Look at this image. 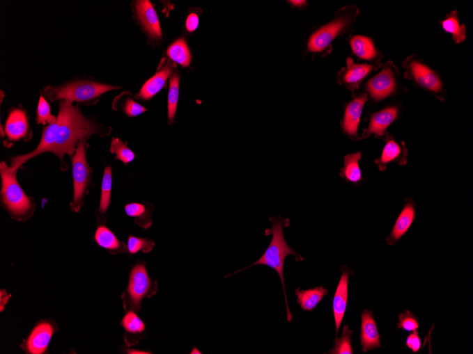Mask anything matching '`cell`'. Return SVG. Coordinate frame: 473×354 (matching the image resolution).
Listing matches in <instances>:
<instances>
[{
	"label": "cell",
	"mask_w": 473,
	"mask_h": 354,
	"mask_svg": "<svg viewBox=\"0 0 473 354\" xmlns=\"http://www.w3.org/2000/svg\"><path fill=\"white\" fill-rule=\"evenodd\" d=\"M72 103L63 101L60 104L58 115L59 127L57 132L56 141L52 150L61 160V168L65 171L68 167L64 163L65 155L74 156L79 143L90 136L102 134L108 135L95 122L85 117L77 106Z\"/></svg>",
	"instance_id": "1"
},
{
	"label": "cell",
	"mask_w": 473,
	"mask_h": 354,
	"mask_svg": "<svg viewBox=\"0 0 473 354\" xmlns=\"http://www.w3.org/2000/svg\"><path fill=\"white\" fill-rule=\"evenodd\" d=\"M270 220L272 223V228L267 230L265 234L267 236L272 235V239L267 250L256 262L234 274L238 273L251 267L256 266V265H266V266L274 269L279 274L281 280L287 309V321L291 323L293 316L289 309L284 283V262L285 259L288 255L295 256L297 262L303 261L304 259L300 255L293 250L286 241L284 235V229L289 227V219L283 218L281 217H271L270 218Z\"/></svg>",
	"instance_id": "2"
},
{
	"label": "cell",
	"mask_w": 473,
	"mask_h": 354,
	"mask_svg": "<svg viewBox=\"0 0 473 354\" xmlns=\"http://www.w3.org/2000/svg\"><path fill=\"white\" fill-rule=\"evenodd\" d=\"M359 13L355 6H347L336 12L330 22L311 35L308 42V51L321 56L330 54L332 43L339 36L352 30Z\"/></svg>",
	"instance_id": "3"
},
{
	"label": "cell",
	"mask_w": 473,
	"mask_h": 354,
	"mask_svg": "<svg viewBox=\"0 0 473 354\" xmlns=\"http://www.w3.org/2000/svg\"><path fill=\"white\" fill-rule=\"evenodd\" d=\"M17 170H13L6 162L0 164L2 191L1 204L10 217L18 221H26L35 211L34 200L24 192L17 179Z\"/></svg>",
	"instance_id": "4"
},
{
	"label": "cell",
	"mask_w": 473,
	"mask_h": 354,
	"mask_svg": "<svg viewBox=\"0 0 473 354\" xmlns=\"http://www.w3.org/2000/svg\"><path fill=\"white\" fill-rule=\"evenodd\" d=\"M118 87L95 81H79L61 86H47L45 95L52 102L62 100L91 105L102 95Z\"/></svg>",
	"instance_id": "5"
},
{
	"label": "cell",
	"mask_w": 473,
	"mask_h": 354,
	"mask_svg": "<svg viewBox=\"0 0 473 354\" xmlns=\"http://www.w3.org/2000/svg\"><path fill=\"white\" fill-rule=\"evenodd\" d=\"M403 76L419 90L435 97L441 102L445 99L447 90L440 74L415 55L408 57L402 63Z\"/></svg>",
	"instance_id": "6"
},
{
	"label": "cell",
	"mask_w": 473,
	"mask_h": 354,
	"mask_svg": "<svg viewBox=\"0 0 473 354\" xmlns=\"http://www.w3.org/2000/svg\"><path fill=\"white\" fill-rule=\"evenodd\" d=\"M158 291V282L152 280L148 273L146 263L139 261L131 271L128 286L122 294L123 305L125 313L141 311V302Z\"/></svg>",
	"instance_id": "7"
},
{
	"label": "cell",
	"mask_w": 473,
	"mask_h": 354,
	"mask_svg": "<svg viewBox=\"0 0 473 354\" xmlns=\"http://www.w3.org/2000/svg\"><path fill=\"white\" fill-rule=\"evenodd\" d=\"M401 73L392 61L387 62L378 74L366 83V95L375 103L396 95L402 90L406 91L401 81Z\"/></svg>",
	"instance_id": "8"
},
{
	"label": "cell",
	"mask_w": 473,
	"mask_h": 354,
	"mask_svg": "<svg viewBox=\"0 0 473 354\" xmlns=\"http://www.w3.org/2000/svg\"><path fill=\"white\" fill-rule=\"evenodd\" d=\"M89 145L86 139L82 140L72 156V175L74 184L73 200L70 204L72 211L79 212L83 206L86 194L88 193L92 185L93 170L86 158Z\"/></svg>",
	"instance_id": "9"
},
{
	"label": "cell",
	"mask_w": 473,
	"mask_h": 354,
	"mask_svg": "<svg viewBox=\"0 0 473 354\" xmlns=\"http://www.w3.org/2000/svg\"><path fill=\"white\" fill-rule=\"evenodd\" d=\"M382 63L378 64H355L352 58L347 60V67H343L337 76L338 83L343 85L354 94L359 88L361 83L373 72L380 70Z\"/></svg>",
	"instance_id": "10"
},
{
	"label": "cell",
	"mask_w": 473,
	"mask_h": 354,
	"mask_svg": "<svg viewBox=\"0 0 473 354\" xmlns=\"http://www.w3.org/2000/svg\"><path fill=\"white\" fill-rule=\"evenodd\" d=\"M399 108L397 106H387L373 113L370 118L369 127L364 132L363 138L367 139L374 135L385 140L389 136L387 129L397 120Z\"/></svg>",
	"instance_id": "11"
},
{
	"label": "cell",
	"mask_w": 473,
	"mask_h": 354,
	"mask_svg": "<svg viewBox=\"0 0 473 354\" xmlns=\"http://www.w3.org/2000/svg\"><path fill=\"white\" fill-rule=\"evenodd\" d=\"M367 99V95L363 94L354 99L346 106L345 115L342 120V129L343 134L348 135L351 139L359 140L358 129Z\"/></svg>",
	"instance_id": "12"
},
{
	"label": "cell",
	"mask_w": 473,
	"mask_h": 354,
	"mask_svg": "<svg viewBox=\"0 0 473 354\" xmlns=\"http://www.w3.org/2000/svg\"><path fill=\"white\" fill-rule=\"evenodd\" d=\"M56 331L54 324L42 321L36 325L24 343V348L31 354L44 353Z\"/></svg>",
	"instance_id": "13"
},
{
	"label": "cell",
	"mask_w": 473,
	"mask_h": 354,
	"mask_svg": "<svg viewBox=\"0 0 473 354\" xmlns=\"http://www.w3.org/2000/svg\"><path fill=\"white\" fill-rule=\"evenodd\" d=\"M350 272L348 268L343 269V273L338 284L333 300V313L335 321L336 335H337L343 317H345L349 290V279Z\"/></svg>",
	"instance_id": "14"
},
{
	"label": "cell",
	"mask_w": 473,
	"mask_h": 354,
	"mask_svg": "<svg viewBox=\"0 0 473 354\" xmlns=\"http://www.w3.org/2000/svg\"><path fill=\"white\" fill-rule=\"evenodd\" d=\"M137 16L147 34L154 40L162 38V31L157 14L148 0L135 3Z\"/></svg>",
	"instance_id": "15"
},
{
	"label": "cell",
	"mask_w": 473,
	"mask_h": 354,
	"mask_svg": "<svg viewBox=\"0 0 473 354\" xmlns=\"http://www.w3.org/2000/svg\"><path fill=\"white\" fill-rule=\"evenodd\" d=\"M385 141L386 144L380 158L375 161L380 170H385L387 166L393 162L403 166L405 165L408 151L405 143H399L394 137L389 136L385 139Z\"/></svg>",
	"instance_id": "16"
},
{
	"label": "cell",
	"mask_w": 473,
	"mask_h": 354,
	"mask_svg": "<svg viewBox=\"0 0 473 354\" xmlns=\"http://www.w3.org/2000/svg\"><path fill=\"white\" fill-rule=\"evenodd\" d=\"M6 132L11 142L28 140L29 124L24 109L15 108L10 112L6 124Z\"/></svg>",
	"instance_id": "17"
},
{
	"label": "cell",
	"mask_w": 473,
	"mask_h": 354,
	"mask_svg": "<svg viewBox=\"0 0 473 354\" xmlns=\"http://www.w3.org/2000/svg\"><path fill=\"white\" fill-rule=\"evenodd\" d=\"M353 54L362 60L378 64L381 63L383 54L378 49L373 39L370 37L357 35L350 40Z\"/></svg>",
	"instance_id": "18"
},
{
	"label": "cell",
	"mask_w": 473,
	"mask_h": 354,
	"mask_svg": "<svg viewBox=\"0 0 473 354\" xmlns=\"http://www.w3.org/2000/svg\"><path fill=\"white\" fill-rule=\"evenodd\" d=\"M161 64L156 74L148 80L143 86L138 97L148 101L159 93L164 86L167 79L173 73V68L169 63Z\"/></svg>",
	"instance_id": "19"
},
{
	"label": "cell",
	"mask_w": 473,
	"mask_h": 354,
	"mask_svg": "<svg viewBox=\"0 0 473 354\" xmlns=\"http://www.w3.org/2000/svg\"><path fill=\"white\" fill-rule=\"evenodd\" d=\"M380 335L371 312L364 311L362 314L361 345L366 352L380 346Z\"/></svg>",
	"instance_id": "20"
},
{
	"label": "cell",
	"mask_w": 473,
	"mask_h": 354,
	"mask_svg": "<svg viewBox=\"0 0 473 354\" xmlns=\"http://www.w3.org/2000/svg\"><path fill=\"white\" fill-rule=\"evenodd\" d=\"M121 325L125 330L124 340L127 346L137 345L146 335L144 323L134 312H127Z\"/></svg>",
	"instance_id": "21"
},
{
	"label": "cell",
	"mask_w": 473,
	"mask_h": 354,
	"mask_svg": "<svg viewBox=\"0 0 473 354\" xmlns=\"http://www.w3.org/2000/svg\"><path fill=\"white\" fill-rule=\"evenodd\" d=\"M415 217L414 205L412 201L408 202L398 218L396 225L387 238V241L391 246L395 245L409 230Z\"/></svg>",
	"instance_id": "22"
},
{
	"label": "cell",
	"mask_w": 473,
	"mask_h": 354,
	"mask_svg": "<svg viewBox=\"0 0 473 354\" xmlns=\"http://www.w3.org/2000/svg\"><path fill=\"white\" fill-rule=\"evenodd\" d=\"M328 293V291L323 287L309 290H295L297 302L305 312H312L314 308L322 301Z\"/></svg>",
	"instance_id": "23"
},
{
	"label": "cell",
	"mask_w": 473,
	"mask_h": 354,
	"mask_svg": "<svg viewBox=\"0 0 473 354\" xmlns=\"http://www.w3.org/2000/svg\"><path fill=\"white\" fill-rule=\"evenodd\" d=\"M95 239L100 246L108 250L111 254L127 252V248L125 243L119 241L114 234L103 225L98 227Z\"/></svg>",
	"instance_id": "24"
},
{
	"label": "cell",
	"mask_w": 473,
	"mask_h": 354,
	"mask_svg": "<svg viewBox=\"0 0 473 354\" xmlns=\"http://www.w3.org/2000/svg\"><path fill=\"white\" fill-rule=\"evenodd\" d=\"M443 30L452 35L453 41L456 44L463 43L467 38V29L465 25L460 22L458 12L454 10L446 15L444 20L440 21Z\"/></svg>",
	"instance_id": "25"
},
{
	"label": "cell",
	"mask_w": 473,
	"mask_h": 354,
	"mask_svg": "<svg viewBox=\"0 0 473 354\" xmlns=\"http://www.w3.org/2000/svg\"><path fill=\"white\" fill-rule=\"evenodd\" d=\"M125 211L127 216L135 218V223L148 230L152 226L153 205L147 206L140 203H131L125 207Z\"/></svg>",
	"instance_id": "26"
},
{
	"label": "cell",
	"mask_w": 473,
	"mask_h": 354,
	"mask_svg": "<svg viewBox=\"0 0 473 354\" xmlns=\"http://www.w3.org/2000/svg\"><path fill=\"white\" fill-rule=\"evenodd\" d=\"M362 156L361 152L348 154L345 157V166L341 169L340 175L348 182L358 184L362 180V170L359 162Z\"/></svg>",
	"instance_id": "27"
},
{
	"label": "cell",
	"mask_w": 473,
	"mask_h": 354,
	"mask_svg": "<svg viewBox=\"0 0 473 354\" xmlns=\"http://www.w3.org/2000/svg\"><path fill=\"white\" fill-rule=\"evenodd\" d=\"M167 56L183 67L189 66L192 61L189 49L186 41L181 38L176 41L169 47Z\"/></svg>",
	"instance_id": "28"
},
{
	"label": "cell",
	"mask_w": 473,
	"mask_h": 354,
	"mask_svg": "<svg viewBox=\"0 0 473 354\" xmlns=\"http://www.w3.org/2000/svg\"><path fill=\"white\" fill-rule=\"evenodd\" d=\"M111 188L112 170L111 166H108L105 168L103 176L100 204L98 211L99 220L106 214L111 204Z\"/></svg>",
	"instance_id": "29"
},
{
	"label": "cell",
	"mask_w": 473,
	"mask_h": 354,
	"mask_svg": "<svg viewBox=\"0 0 473 354\" xmlns=\"http://www.w3.org/2000/svg\"><path fill=\"white\" fill-rule=\"evenodd\" d=\"M180 94V77L176 73L170 79L168 95V120L171 124L174 121L178 108Z\"/></svg>",
	"instance_id": "30"
},
{
	"label": "cell",
	"mask_w": 473,
	"mask_h": 354,
	"mask_svg": "<svg viewBox=\"0 0 473 354\" xmlns=\"http://www.w3.org/2000/svg\"><path fill=\"white\" fill-rule=\"evenodd\" d=\"M354 332L348 325L343 327L341 338L336 337L334 341V348L329 351L333 354H353L352 337Z\"/></svg>",
	"instance_id": "31"
},
{
	"label": "cell",
	"mask_w": 473,
	"mask_h": 354,
	"mask_svg": "<svg viewBox=\"0 0 473 354\" xmlns=\"http://www.w3.org/2000/svg\"><path fill=\"white\" fill-rule=\"evenodd\" d=\"M111 153L116 155V159L127 165L134 161L135 154L128 148L127 144L118 138H113L111 145Z\"/></svg>",
	"instance_id": "32"
},
{
	"label": "cell",
	"mask_w": 473,
	"mask_h": 354,
	"mask_svg": "<svg viewBox=\"0 0 473 354\" xmlns=\"http://www.w3.org/2000/svg\"><path fill=\"white\" fill-rule=\"evenodd\" d=\"M155 246V243L149 239L137 238L130 236L128 238L127 248L129 253L135 255L142 250L144 253H149Z\"/></svg>",
	"instance_id": "33"
},
{
	"label": "cell",
	"mask_w": 473,
	"mask_h": 354,
	"mask_svg": "<svg viewBox=\"0 0 473 354\" xmlns=\"http://www.w3.org/2000/svg\"><path fill=\"white\" fill-rule=\"evenodd\" d=\"M37 122L46 124L54 123L57 118L52 115L49 104L44 97L40 96L37 107Z\"/></svg>",
	"instance_id": "34"
},
{
	"label": "cell",
	"mask_w": 473,
	"mask_h": 354,
	"mask_svg": "<svg viewBox=\"0 0 473 354\" xmlns=\"http://www.w3.org/2000/svg\"><path fill=\"white\" fill-rule=\"evenodd\" d=\"M398 328L405 331L414 332L419 328V322L412 313L406 312L399 316Z\"/></svg>",
	"instance_id": "35"
},
{
	"label": "cell",
	"mask_w": 473,
	"mask_h": 354,
	"mask_svg": "<svg viewBox=\"0 0 473 354\" xmlns=\"http://www.w3.org/2000/svg\"><path fill=\"white\" fill-rule=\"evenodd\" d=\"M123 111L128 117H137L146 112L147 109L132 98H127L124 102Z\"/></svg>",
	"instance_id": "36"
},
{
	"label": "cell",
	"mask_w": 473,
	"mask_h": 354,
	"mask_svg": "<svg viewBox=\"0 0 473 354\" xmlns=\"http://www.w3.org/2000/svg\"><path fill=\"white\" fill-rule=\"evenodd\" d=\"M421 344V339L417 330L410 334L406 340V345L414 353L419 351Z\"/></svg>",
	"instance_id": "37"
},
{
	"label": "cell",
	"mask_w": 473,
	"mask_h": 354,
	"mask_svg": "<svg viewBox=\"0 0 473 354\" xmlns=\"http://www.w3.org/2000/svg\"><path fill=\"white\" fill-rule=\"evenodd\" d=\"M199 17L194 14H191L187 20L186 26L189 32H194L199 26Z\"/></svg>",
	"instance_id": "38"
},
{
	"label": "cell",
	"mask_w": 473,
	"mask_h": 354,
	"mask_svg": "<svg viewBox=\"0 0 473 354\" xmlns=\"http://www.w3.org/2000/svg\"><path fill=\"white\" fill-rule=\"evenodd\" d=\"M10 296L8 295L7 293H6V296H5V298H4L3 293H1V312L3 311L4 306L8 303V301L10 298Z\"/></svg>",
	"instance_id": "39"
},
{
	"label": "cell",
	"mask_w": 473,
	"mask_h": 354,
	"mask_svg": "<svg viewBox=\"0 0 473 354\" xmlns=\"http://www.w3.org/2000/svg\"><path fill=\"white\" fill-rule=\"evenodd\" d=\"M295 7L304 8L307 5V1H289Z\"/></svg>",
	"instance_id": "40"
},
{
	"label": "cell",
	"mask_w": 473,
	"mask_h": 354,
	"mask_svg": "<svg viewBox=\"0 0 473 354\" xmlns=\"http://www.w3.org/2000/svg\"><path fill=\"white\" fill-rule=\"evenodd\" d=\"M127 352H128V353H148V352L141 351H136V350H133V351H129L128 350Z\"/></svg>",
	"instance_id": "41"
}]
</instances>
